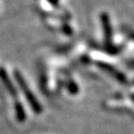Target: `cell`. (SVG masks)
Returning a JSON list of instances; mask_svg holds the SVG:
<instances>
[{
    "instance_id": "obj_7",
    "label": "cell",
    "mask_w": 134,
    "mask_h": 134,
    "mask_svg": "<svg viewBox=\"0 0 134 134\" xmlns=\"http://www.w3.org/2000/svg\"><path fill=\"white\" fill-rule=\"evenodd\" d=\"M50 2H51L52 4H57L58 0H50Z\"/></svg>"
},
{
    "instance_id": "obj_1",
    "label": "cell",
    "mask_w": 134,
    "mask_h": 134,
    "mask_svg": "<svg viewBox=\"0 0 134 134\" xmlns=\"http://www.w3.org/2000/svg\"><path fill=\"white\" fill-rule=\"evenodd\" d=\"M14 77H15V79H16L17 82H18L19 86L21 87L22 91L24 92L25 96H26L28 102L30 103L32 109H33L36 113H40V112L42 111V106H41V104L38 102V100L36 99V97H35V96L33 94V92L29 90V87H28V86H27V83H26V81H25L24 77H22V75H21L19 72H17V71L14 72Z\"/></svg>"
},
{
    "instance_id": "obj_6",
    "label": "cell",
    "mask_w": 134,
    "mask_h": 134,
    "mask_svg": "<svg viewBox=\"0 0 134 134\" xmlns=\"http://www.w3.org/2000/svg\"><path fill=\"white\" fill-rule=\"evenodd\" d=\"M69 91H70V92L71 93H72V94H76L77 92V85L75 83V82H70V86H69Z\"/></svg>"
},
{
    "instance_id": "obj_2",
    "label": "cell",
    "mask_w": 134,
    "mask_h": 134,
    "mask_svg": "<svg viewBox=\"0 0 134 134\" xmlns=\"http://www.w3.org/2000/svg\"><path fill=\"white\" fill-rule=\"evenodd\" d=\"M101 23L103 26V31H104V37H105V42L107 45L111 44V39H112V29L108 15L106 13H102L100 15Z\"/></svg>"
},
{
    "instance_id": "obj_3",
    "label": "cell",
    "mask_w": 134,
    "mask_h": 134,
    "mask_svg": "<svg viewBox=\"0 0 134 134\" xmlns=\"http://www.w3.org/2000/svg\"><path fill=\"white\" fill-rule=\"evenodd\" d=\"M0 79H1V81H3L4 86L7 87V91H9V92L11 93V94H12V96H16V94H17V92H16V90L14 88L13 85L11 83V81H10L9 77H8L7 74H6V72H5L3 69H0Z\"/></svg>"
},
{
    "instance_id": "obj_4",
    "label": "cell",
    "mask_w": 134,
    "mask_h": 134,
    "mask_svg": "<svg viewBox=\"0 0 134 134\" xmlns=\"http://www.w3.org/2000/svg\"><path fill=\"white\" fill-rule=\"evenodd\" d=\"M98 66H100L101 69H103V70H104V71H106L107 72H110V75L114 76L117 80L122 81H124V77H123V76H122L119 72H117L114 68L111 67V66H109V65H106V64H101V63H99V64H98Z\"/></svg>"
},
{
    "instance_id": "obj_5",
    "label": "cell",
    "mask_w": 134,
    "mask_h": 134,
    "mask_svg": "<svg viewBox=\"0 0 134 134\" xmlns=\"http://www.w3.org/2000/svg\"><path fill=\"white\" fill-rule=\"evenodd\" d=\"M15 108H16V113H17V118L19 121H24L25 120V111H24V108H23V106L20 104L19 102H17L16 103V106H15Z\"/></svg>"
}]
</instances>
